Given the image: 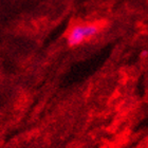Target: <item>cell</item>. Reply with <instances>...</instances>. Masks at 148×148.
Masks as SVG:
<instances>
[{"mask_svg": "<svg viewBox=\"0 0 148 148\" xmlns=\"http://www.w3.org/2000/svg\"><path fill=\"white\" fill-rule=\"evenodd\" d=\"M99 32V27L93 23L76 25L70 30L68 35V41L70 46H76L90 39Z\"/></svg>", "mask_w": 148, "mask_h": 148, "instance_id": "obj_1", "label": "cell"}]
</instances>
